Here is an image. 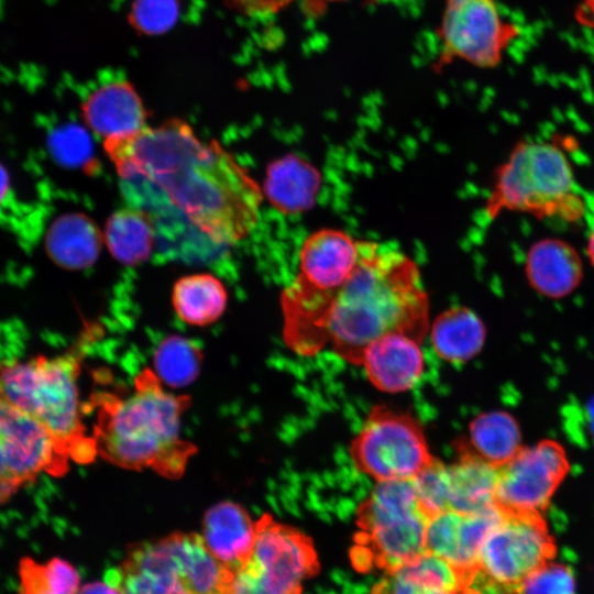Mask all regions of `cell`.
Returning <instances> with one entry per match:
<instances>
[{
    "instance_id": "obj_1",
    "label": "cell",
    "mask_w": 594,
    "mask_h": 594,
    "mask_svg": "<svg viewBox=\"0 0 594 594\" xmlns=\"http://www.w3.org/2000/svg\"><path fill=\"white\" fill-rule=\"evenodd\" d=\"M286 345L301 355L326 346L361 365L378 338L404 333L419 343L429 330V299L418 264L388 243L362 240L351 275L330 290L292 282L280 294Z\"/></svg>"
},
{
    "instance_id": "obj_2",
    "label": "cell",
    "mask_w": 594,
    "mask_h": 594,
    "mask_svg": "<svg viewBox=\"0 0 594 594\" xmlns=\"http://www.w3.org/2000/svg\"><path fill=\"white\" fill-rule=\"evenodd\" d=\"M119 176L162 189L186 218L218 244H232L256 227L262 188L218 141L204 142L180 119L103 140Z\"/></svg>"
},
{
    "instance_id": "obj_3",
    "label": "cell",
    "mask_w": 594,
    "mask_h": 594,
    "mask_svg": "<svg viewBox=\"0 0 594 594\" xmlns=\"http://www.w3.org/2000/svg\"><path fill=\"white\" fill-rule=\"evenodd\" d=\"M96 409L92 437L97 453L107 462L128 470L150 469L167 477H180L197 447L180 436L188 395L163 387L150 369L134 378L125 397L102 392L91 397Z\"/></svg>"
},
{
    "instance_id": "obj_4",
    "label": "cell",
    "mask_w": 594,
    "mask_h": 594,
    "mask_svg": "<svg viewBox=\"0 0 594 594\" xmlns=\"http://www.w3.org/2000/svg\"><path fill=\"white\" fill-rule=\"evenodd\" d=\"M81 353L74 350L1 364L0 395L45 426L72 461L88 464L98 453L82 422L78 388Z\"/></svg>"
},
{
    "instance_id": "obj_5",
    "label": "cell",
    "mask_w": 594,
    "mask_h": 594,
    "mask_svg": "<svg viewBox=\"0 0 594 594\" xmlns=\"http://www.w3.org/2000/svg\"><path fill=\"white\" fill-rule=\"evenodd\" d=\"M503 211L568 222L583 218L585 200L561 148L543 141H520L514 146L496 170L484 207L491 220Z\"/></svg>"
},
{
    "instance_id": "obj_6",
    "label": "cell",
    "mask_w": 594,
    "mask_h": 594,
    "mask_svg": "<svg viewBox=\"0 0 594 594\" xmlns=\"http://www.w3.org/2000/svg\"><path fill=\"white\" fill-rule=\"evenodd\" d=\"M231 578L200 534L175 531L130 546L106 582L120 594H228Z\"/></svg>"
},
{
    "instance_id": "obj_7",
    "label": "cell",
    "mask_w": 594,
    "mask_h": 594,
    "mask_svg": "<svg viewBox=\"0 0 594 594\" xmlns=\"http://www.w3.org/2000/svg\"><path fill=\"white\" fill-rule=\"evenodd\" d=\"M429 519L411 480L377 482L356 512L355 562L397 570L427 551Z\"/></svg>"
},
{
    "instance_id": "obj_8",
    "label": "cell",
    "mask_w": 594,
    "mask_h": 594,
    "mask_svg": "<svg viewBox=\"0 0 594 594\" xmlns=\"http://www.w3.org/2000/svg\"><path fill=\"white\" fill-rule=\"evenodd\" d=\"M319 562L311 539L270 514L255 520V541L244 564L232 572L228 594H301Z\"/></svg>"
},
{
    "instance_id": "obj_9",
    "label": "cell",
    "mask_w": 594,
    "mask_h": 594,
    "mask_svg": "<svg viewBox=\"0 0 594 594\" xmlns=\"http://www.w3.org/2000/svg\"><path fill=\"white\" fill-rule=\"evenodd\" d=\"M354 466L376 482L413 480L435 457L411 415L376 405L352 440Z\"/></svg>"
},
{
    "instance_id": "obj_10",
    "label": "cell",
    "mask_w": 594,
    "mask_h": 594,
    "mask_svg": "<svg viewBox=\"0 0 594 594\" xmlns=\"http://www.w3.org/2000/svg\"><path fill=\"white\" fill-rule=\"evenodd\" d=\"M69 461L45 426L0 395V505L43 473L65 475Z\"/></svg>"
},
{
    "instance_id": "obj_11",
    "label": "cell",
    "mask_w": 594,
    "mask_h": 594,
    "mask_svg": "<svg viewBox=\"0 0 594 594\" xmlns=\"http://www.w3.org/2000/svg\"><path fill=\"white\" fill-rule=\"evenodd\" d=\"M556 552L540 513H503L481 547L477 568L492 582L517 594L522 581L551 562Z\"/></svg>"
},
{
    "instance_id": "obj_12",
    "label": "cell",
    "mask_w": 594,
    "mask_h": 594,
    "mask_svg": "<svg viewBox=\"0 0 594 594\" xmlns=\"http://www.w3.org/2000/svg\"><path fill=\"white\" fill-rule=\"evenodd\" d=\"M569 463L563 448L543 440L520 449L498 468L496 506L502 513H540L566 475Z\"/></svg>"
},
{
    "instance_id": "obj_13",
    "label": "cell",
    "mask_w": 594,
    "mask_h": 594,
    "mask_svg": "<svg viewBox=\"0 0 594 594\" xmlns=\"http://www.w3.org/2000/svg\"><path fill=\"white\" fill-rule=\"evenodd\" d=\"M444 55L494 67L516 28L503 21L494 0H447L441 23Z\"/></svg>"
},
{
    "instance_id": "obj_14",
    "label": "cell",
    "mask_w": 594,
    "mask_h": 594,
    "mask_svg": "<svg viewBox=\"0 0 594 594\" xmlns=\"http://www.w3.org/2000/svg\"><path fill=\"white\" fill-rule=\"evenodd\" d=\"M502 516L498 508L473 514L439 513L429 519L426 550L446 560L463 579L477 569L481 547Z\"/></svg>"
},
{
    "instance_id": "obj_15",
    "label": "cell",
    "mask_w": 594,
    "mask_h": 594,
    "mask_svg": "<svg viewBox=\"0 0 594 594\" xmlns=\"http://www.w3.org/2000/svg\"><path fill=\"white\" fill-rule=\"evenodd\" d=\"M361 242L340 229L324 228L310 233L300 246L293 282L321 292L338 287L354 271Z\"/></svg>"
},
{
    "instance_id": "obj_16",
    "label": "cell",
    "mask_w": 594,
    "mask_h": 594,
    "mask_svg": "<svg viewBox=\"0 0 594 594\" xmlns=\"http://www.w3.org/2000/svg\"><path fill=\"white\" fill-rule=\"evenodd\" d=\"M361 365L376 388L398 393L418 382L424 371V358L418 341L404 333L392 332L367 346Z\"/></svg>"
},
{
    "instance_id": "obj_17",
    "label": "cell",
    "mask_w": 594,
    "mask_h": 594,
    "mask_svg": "<svg viewBox=\"0 0 594 594\" xmlns=\"http://www.w3.org/2000/svg\"><path fill=\"white\" fill-rule=\"evenodd\" d=\"M87 127L103 140L130 135L146 127V110L128 81L108 82L94 90L81 106Z\"/></svg>"
},
{
    "instance_id": "obj_18",
    "label": "cell",
    "mask_w": 594,
    "mask_h": 594,
    "mask_svg": "<svg viewBox=\"0 0 594 594\" xmlns=\"http://www.w3.org/2000/svg\"><path fill=\"white\" fill-rule=\"evenodd\" d=\"M525 275L535 292L552 299L563 298L581 284L583 262L570 243L546 238L529 248Z\"/></svg>"
},
{
    "instance_id": "obj_19",
    "label": "cell",
    "mask_w": 594,
    "mask_h": 594,
    "mask_svg": "<svg viewBox=\"0 0 594 594\" xmlns=\"http://www.w3.org/2000/svg\"><path fill=\"white\" fill-rule=\"evenodd\" d=\"M200 535L212 556L233 572L252 552L255 521L242 505L224 501L206 512Z\"/></svg>"
},
{
    "instance_id": "obj_20",
    "label": "cell",
    "mask_w": 594,
    "mask_h": 594,
    "mask_svg": "<svg viewBox=\"0 0 594 594\" xmlns=\"http://www.w3.org/2000/svg\"><path fill=\"white\" fill-rule=\"evenodd\" d=\"M454 446L457 460L448 466L450 510L473 514L498 508V468L477 455L468 441L457 440Z\"/></svg>"
},
{
    "instance_id": "obj_21",
    "label": "cell",
    "mask_w": 594,
    "mask_h": 594,
    "mask_svg": "<svg viewBox=\"0 0 594 594\" xmlns=\"http://www.w3.org/2000/svg\"><path fill=\"white\" fill-rule=\"evenodd\" d=\"M320 186L321 175L317 168L289 154L267 166L262 190L279 212L296 215L312 207Z\"/></svg>"
},
{
    "instance_id": "obj_22",
    "label": "cell",
    "mask_w": 594,
    "mask_h": 594,
    "mask_svg": "<svg viewBox=\"0 0 594 594\" xmlns=\"http://www.w3.org/2000/svg\"><path fill=\"white\" fill-rule=\"evenodd\" d=\"M103 235L84 213L73 212L57 218L50 227L45 246L48 256L67 270H82L98 258Z\"/></svg>"
},
{
    "instance_id": "obj_23",
    "label": "cell",
    "mask_w": 594,
    "mask_h": 594,
    "mask_svg": "<svg viewBox=\"0 0 594 594\" xmlns=\"http://www.w3.org/2000/svg\"><path fill=\"white\" fill-rule=\"evenodd\" d=\"M461 574L442 558L425 551L416 559L386 573L372 594H458Z\"/></svg>"
},
{
    "instance_id": "obj_24",
    "label": "cell",
    "mask_w": 594,
    "mask_h": 594,
    "mask_svg": "<svg viewBox=\"0 0 594 594\" xmlns=\"http://www.w3.org/2000/svg\"><path fill=\"white\" fill-rule=\"evenodd\" d=\"M102 235L108 251L118 262L134 266L152 254L154 220L141 208L124 207L108 218Z\"/></svg>"
},
{
    "instance_id": "obj_25",
    "label": "cell",
    "mask_w": 594,
    "mask_h": 594,
    "mask_svg": "<svg viewBox=\"0 0 594 594\" xmlns=\"http://www.w3.org/2000/svg\"><path fill=\"white\" fill-rule=\"evenodd\" d=\"M172 304L185 323L205 327L216 322L224 312L228 292L212 274L197 273L178 278L172 290Z\"/></svg>"
},
{
    "instance_id": "obj_26",
    "label": "cell",
    "mask_w": 594,
    "mask_h": 594,
    "mask_svg": "<svg viewBox=\"0 0 594 594\" xmlns=\"http://www.w3.org/2000/svg\"><path fill=\"white\" fill-rule=\"evenodd\" d=\"M431 342L437 354L452 363H463L482 349L486 330L470 308L458 306L441 312L431 326Z\"/></svg>"
},
{
    "instance_id": "obj_27",
    "label": "cell",
    "mask_w": 594,
    "mask_h": 594,
    "mask_svg": "<svg viewBox=\"0 0 594 594\" xmlns=\"http://www.w3.org/2000/svg\"><path fill=\"white\" fill-rule=\"evenodd\" d=\"M469 444L482 459L501 468L520 448V430L514 419L504 411L479 415L470 425Z\"/></svg>"
},
{
    "instance_id": "obj_28",
    "label": "cell",
    "mask_w": 594,
    "mask_h": 594,
    "mask_svg": "<svg viewBox=\"0 0 594 594\" xmlns=\"http://www.w3.org/2000/svg\"><path fill=\"white\" fill-rule=\"evenodd\" d=\"M79 587L76 568L64 559L23 557L18 563V594H76Z\"/></svg>"
},
{
    "instance_id": "obj_29",
    "label": "cell",
    "mask_w": 594,
    "mask_h": 594,
    "mask_svg": "<svg viewBox=\"0 0 594 594\" xmlns=\"http://www.w3.org/2000/svg\"><path fill=\"white\" fill-rule=\"evenodd\" d=\"M202 353L193 340L178 334L165 338L153 358L154 372L165 385L184 387L193 383L200 371Z\"/></svg>"
},
{
    "instance_id": "obj_30",
    "label": "cell",
    "mask_w": 594,
    "mask_h": 594,
    "mask_svg": "<svg viewBox=\"0 0 594 594\" xmlns=\"http://www.w3.org/2000/svg\"><path fill=\"white\" fill-rule=\"evenodd\" d=\"M411 482L418 502L429 518L450 510L448 465L439 459L435 458Z\"/></svg>"
},
{
    "instance_id": "obj_31",
    "label": "cell",
    "mask_w": 594,
    "mask_h": 594,
    "mask_svg": "<svg viewBox=\"0 0 594 594\" xmlns=\"http://www.w3.org/2000/svg\"><path fill=\"white\" fill-rule=\"evenodd\" d=\"M517 594H575L573 571L563 563L551 561L528 575Z\"/></svg>"
},
{
    "instance_id": "obj_32",
    "label": "cell",
    "mask_w": 594,
    "mask_h": 594,
    "mask_svg": "<svg viewBox=\"0 0 594 594\" xmlns=\"http://www.w3.org/2000/svg\"><path fill=\"white\" fill-rule=\"evenodd\" d=\"M175 0H136V24L148 32H158L170 25L176 16Z\"/></svg>"
},
{
    "instance_id": "obj_33",
    "label": "cell",
    "mask_w": 594,
    "mask_h": 594,
    "mask_svg": "<svg viewBox=\"0 0 594 594\" xmlns=\"http://www.w3.org/2000/svg\"><path fill=\"white\" fill-rule=\"evenodd\" d=\"M54 145L57 156L68 163H81L90 153L89 139L76 128L56 134Z\"/></svg>"
},
{
    "instance_id": "obj_34",
    "label": "cell",
    "mask_w": 594,
    "mask_h": 594,
    "mask_svg": "<svg viewBox=\"0 0 594 594\" xmlns=\"http://www.w3.org/2000/svg\"><path fill=\"white\" fill-rule=\"evenodd\" d=\"M235 10L251 16L277 13L294 0H227Z\"/></svg>"
},
{
    "instance_id": "obj_35",
    "label": "cell",
    "mask_w": 594,
    "mask_h": 594,
    "mask_svg": "<svg viewBox=\"0 0 594 594\" xmlns=\"http://www.w3.org/2000/svg\"><path fill=\"white\" fill-rule=\"evenodd\" d=\"M458 594H515V593L492 582L480 569H476L465 579Z\"/></svg>"
},
{
    "instance_id": "obj_36",
    "label": "cell",
    "mask_w": 594,
    "mask_h": 594,
    "mask_svg": "<svg viewBox=\"0 0 594 594\" xmlns=\"http://www.w3.org/2000/svg\"><path fill=\"white\" fill-rule=\"evenodd\" d=\"M76 594H120V592L106 581H95L81 585Z\"/></svg>"
},
{
    "instance_id": "obj_37",
    "label": "cell",
    "mask_w": 594,
    "mask_h": 594,
    "mask_svg": "<svg viewBox=\"0 0 594 594\" xmlns=\"http://www.w3.org/2000/svg\"><path fill=\"white\" fill-rule=\"evenodd\" d=\"M578 18L594 28V0H583V8L579 10Z\"/></svg>"
},
{
    "instance_id": "obj_38",
    "label": "cell",
    "mask_w": 594,
    "mask_h": 594,
    "mask_svg": "<svg viewBox=\"0 0 594 594\" xmlns=\"http://www.w3.org/2000/svg\"><path fill=\"white\" fill-rule=\"evenodd\" d=\"M9 190V176L4 167L0 164V202L4 199Z\"/></svg>"
},
{
    "instance_id": "obj_39",
    "label": "cell",
    "mask_w": 594,
    "mask_h": 594,
    "mask_svg": "<svg viewBox=\"0 0 594 594\" xmlns=\"http://www.w3.org/2000/svg\"><path fill=\"white\" fill-rule=\"evenodd\" d=\"M586 256L594 266V228L591 230L586 243Z\"/></svg>"
},
{
    "instance_id": "obj_40",
    "label": "cell",
    "mask_w": 594,
    "mask_h": 594,
    "mask_svg": "<svg viewBox=\"0 0 594 594\" xmlns=\"http://www.w3.org/2000/svg\"><path fill=\"white\" fill-rule=\"evenodd\" d=\"M586 417L588 420L590 430L594 437V397L587 404Z\"/></svg>"
},
{
    "instance_id": "obj_41",
    "label": "cell",
    "mask_w": 594,
    "mask_h": 594,
    "mask_svg": "<svg viewBox=\"0 0 594 594\" xmlns=\"http://www.w3.org/2000/svg\"><path fill=\"white\" fill-rule=\"evenodd\" d=\"M320 2H333V1H342V0H319Z\"/></svg>"
}]
</instances>
